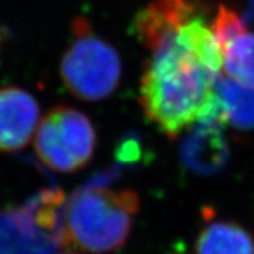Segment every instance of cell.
<instances>
[{"mask_svg":"<svg viewBox=\"0 0 254 254\" xmlns=\"http://www.w3.org/2000/svg\"><path fill=\"white\" fill-rule=\"evenodd\" d=\"M139 101L148 120L169 137L194 124L226 122L215 88L223 52L206 8L187 18L149 48Z\"/></svg>","mask_w":254,"mask_h":254,"instance_id":"1","label":"cell"},{"mask_svg":"<svg viewBox=\"0 0 254 254\" xmlns=\"http://www.w3.org/2000/svg\"><path fill=\"white\" fill-rule=\"evenodd\" d=\"M137 210L134 190H78L63 206L60 247L95 254L118 251L130 236Z\"/></svg>","mask_w":254,"mask_h":254,"instance_id":"2","label":"cell"},{"mask_svg":"<svg viewBox=\"0 0 254 254\" xmlns=\"http://www.w3.org/2000/svg\"><path fill=\"white\" fill-rule=\"evenodd\" d=\"M74 40L65 51L60 75L78 99L99 101L111 96L120 83L122 65L116 48L96 37L83 18L73 25Z\"/></svg>","mask_w":254,"mask_h":254,"instance_id":"3","label":"cell"},{"mask_svg":"<svg viewBox=\"0 0 254 254\" xmlns=\"http://www.w3.org/2000/svg\"><path fill=\"white\" fill-rule=\"evenodd\" d=\"M38 158L60 173H73L92 160L96 132L86 114L69 107H55L40 120L34 134Z\"/></svg>","mask_w":254,"mask_h":254,"instance_id":"4","label":"cell"},{"mask_svg":"<svg viewBox=\"0 0 254 254\" xmlns=\"http://www.w3.org/2000/svg\"><path fill=\"white\" fill-rule=\"evenodd\" d=\"M40 108L22 88H0V152H16L31 140L39 125Z\"/></svg>","mask_w":254,"mask_h":254,"instance_id":"5","label":"cell"},{"mask_svg":"<svg viewBox=\"0 0 254 254\" xmlns=\"http://www.w3.org/2000/svg\"><path fill=\"white\" fill-rule=\"evenodd\" d=\"M57 240L44 230L30 202L0 211V254H52Z\"/></svg>","mask_w":254,"mask_h":254,"instance_id":"6","label":"cell"},{"mask_svg":"<svg viewBox=\"0 0 254 254\" xmlns=\"http://www.w3.org/2000/svg\"><path fill=\"white\" fill-rule=\"evenodd\" d=\"M194 254H254V238L234 221H210L198 232Z\"/></svg>","mask_w":254,"mask_h":254,"instance_id":"7","label":"cell"},{"mask_svg":"<svg viewBox=\"0 0 254 254\" xmlns=\"http://www.w3.org/2000/svg\"><path fill=\"white\" fill-rule=\"evenodd\" d=\"M215 88L223 107L226 122L238 128H254V87L221 75Z\"/></svg>","mask_w":254,"mask_h":254,"instance_id":"8","label":"cell"},{"mask_svg":"<svg viewBox=\"0 0 254 254\" xmlns=\"http://www.w3.org/2000/svg\"><path fill=\"white\" fill-rule=\"evenodd\" d=\"M222 52L226 77L254 87V33L244 29L222 46Z\"/></svg>","mask_w":254,"mask_h":254,"instance_id":"9","label":"cell"},{"mask_svg":"<svg viewBox=\"0 0 254 254\" xmlns=\"http://www.w3.org/2000/svg\"><path fill=\"white\" fill-rule=\"evenodd\" d=\"M60 254H79V253H75V252H66V253H60Z\"/></svg>","mask_w":254,"mask_h":254,"instance_id":"10","label":"cell"}]
</instances>
